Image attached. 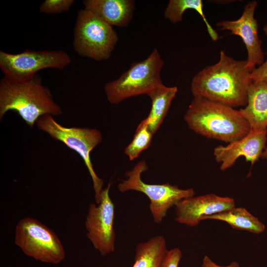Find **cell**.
Instances as JSON below:
<instances>
[{
	"label": "cell",
	"instance_id": "obj_1",
	"mask_svg": "<svg viewBox=\"0 0 267 267\" xmlns=\"http://www.w3.org/2000/svg\"><path fill=\"white\" fill-rule=\"evenodd\" d=\"M246 60H235L222 50L219 61L208 66L193 78L191 90L199 97L234 108L246 106L252 83Z\"/></svg>",
	"mask_w": 267,
	"mask_h": 267
},
{
	"label": "cell",
	"instance_id": "obj_9",
	"mask_svg": "<svg viewBox=\"0 0 267 267\" xmlns=\"http://www.w3.org/2000/svg\"><path fill=\"white\" fill-rule=\"evenodd\" d=\"M71 62L70 55L62 50L26 49L18 53L0 51V68L4 77L16 82L29 80L44 69H63Z\"/></svg>",
	"mask_w": 267,
	"mask_h": 267
},
{
	"label": "cell",
	"instance_id": "obj_3",
	"mask_svg": "<svg viewBox=\"0 0 267 267\" xmlns=\"http://www.w3.org/2000/svg\"><path fill=\"white\" fill-rule=\"evenodd\" d=\"M18 114L33 128L44 115H59L62 109L53 99L50 90L43 84L37 74L31 79L21 82L3 77L0 82V118L8 111Z\"/></svg>",
	"mask_w": 267,
	"mask_h": 267
},
{
	"label": "cell",
	"instance_id": "obj_21",
	"mask_svg": "<svg viewBox=\"0 0 267 267\" xmlns=\"http://www.w3.org/2000/svg\"><path fill=\"white\" fill-rule=\"evenodd\" d=\"M74 0H45L39 7L41 13L54 14L68 11Z\"/></svg>",
	"mask_w": 267,
	"mask_h": 267
},
{
	"label": "cell",
	"instance_id": "obj_8",
	"mask_svg": "<svg viewBox=\"0 0 267 267\" xmlns=\"http://www.w3.org/2000/svg\"><path fill=\"white\" fill-rule=\"evenodd\" d=\"M148 169L144 160L139 162L132 170L126 172L127 178L121 181L118 188L121 192L134 190L146 195L150 201L149 208L154 221L159 223L171 207L181 200L193 196L194 191L192 188L180 189L169 183H146L142 180L141 176Z\"/></svg>",
	"mask_w": 267,
	"mask_h": 267
},
{
	"label": "cell",
	"instance_id": "obj_25",
	"mask_svg": "<svg viewBox=\"0 0 267 267\" xmlns=\"http://www.w3.org/2000/svg\"><path fill=\"white\" fill-rule=\"evenodd\" d=\"M262 157L264 159H265L267 161V146L265 148V150L263 152Z\"/></svg>",
	"mask_w": 267,
	"mask_h": 267
},
{
	"label": "cell",
	"instance_id": "obj_20",
	"mask_svg": "<svg viewBox=\"0 0 267 267\" xmlns=\"http://www.w3.org/2000/svg\"><path fill=\"white\" fill-rule=\"evenodd\" d=\"M153 134L142 120L137 126L132 141L125 149V154L131 161L137 158L150 146Z\"/></svg>",
	"mask_w": 267,
	"mask_h": 267
},
{
	"label": "cell",
	"instance_id": "obj_2",
	"mask_svg": "<svg viewBox=\"0 0 267 267\" xmlns=\"http://www.w3.org/2000/svg\"><path fill=\"white\" fill-rule=\"evenodd\" d=\"M184 119L197 134L229 143L244 137L251 131L249 124L239 110L199 97H194Z\"/></svg>",
	"mask_w": 267,
	"mask_h": 267
},
{
	"label": "cell",
	"instance_id": "obj_5",
	"mask_svg": "<svg viewBox=\"0 0 267 267\" xmlns=\"http://www.w3.org/2000/svg\"><path fill=\"white\" fill-rule=\"evenodd\" d=\"M118 41L111 25L85 8L78 11L73 46L80 56L98 61L108 59Z\"/></svg>",
	"mask_w": 267,
	"mask_h": 267
},
{
	"label": "cell",
	"instance_id": "obj_14",
	"mask_svg": "<svg viewBox=\"0 0 267 267\" xmlns=\"http://www.w3.org/2000/svg\"><path fill=\"white\" fill-rule=\"evenodd\" d=\"M83 4L108 24L119 27L128 25L135 9L133 0H85Z\"/></svg>",
	"mask_w": 267,
	"mask_h": 267
},
{
	"label": "cell",
	"instance_id": "obj_7",
	"mask_svg": "<svg viewBox=\"0 0 267 267\" xmlns=\"http://www.w3.org/2000/svg\"><path fill=\"white\" fill-rule=\"evenodd\" d=\"M14 243L26 255L42 262L58 264L65 258L64 248L58 237L34 218L25 217L18 222Z\"/></svg>",
	"mask_w": 267,
	"mask_h": 267
},
{
	"label": "cell",
	"instance_id": "obj_12",
	"mask_svg": "<svg viewBox=\"0 0 267 267\" xmlns=\"http://www.w3.org/2000/svg\"><path fill=\"white\" fill-rule=\"evenodd\" d=\"M175 206L176 221L194 226L208 216L235 207V202L232 198L210 193L183 199L177 203Z\"/></svg>",
	"mask_w": 267,
	"mask_h": 267
},
{
	"label": "cell",
	"instance_id": "obj_19",
	"mask_svg": "<svg viewBox=\"0 0 267 267\" xmlns=\"http://www.w3.org/2000/svg\"><path fill=\"white\" fill-rule=\"evenodd\" d=\"M203 6L201 0H170L165 10L164 17L175 24L182 21L183 14L187 9H194L202 18L212 40L216 41L219 38V35L207 20Z\"/></svg>",
	"mask_w": 267,
	"mask_h": 267
},
{
	"label": "cell",
	"instance_id": "obj_24",
	"mask_svg": "<svg viewBox=\"0 0 267 267\" xmlns=\"http://www.w3.org/2000/svg\"><path fill=\"white\" fill-rule=\"evenodd\" d=\"M201 267H240V266L236 261L232 262L226 266H221L216 264L208 256H205L203 259Z\"/></svg>",
	"mask_w": 267,
	"mask_h": 267
},
{
	"label": "cell",
	"instance_id": "obj_6",
	"mask_svg": "<svg viewBox=\"0 0 267 267\" xmlns=\"http://www.w3.org/2000/svg\"><path fill=\"white\" fill-rule=\"evenodd\" d=\"M39 130L48 134L52 138L60 141L75 151L82 158L91 178L97 205L100 203L103 190V180L96 174L90 160L91 151L102 140L99 131L95 129L62 126L51 115H44L37 120Z\"/></svg>",
	"mask_w": 267,
	"mask_h": 267
},
{
	"label": "cell",
	"instance_id": "obj_23",
	"mask_svg": "<svg viewBox=\"0 0 267 267\" xmlns=\"http://www.w3.org/2000/svg\"><path fill=\"white\" fill-rule=\"evenodd\" d=\"M250 78L252 82H264L267 83V59L251 73Z\"/></svg>",
	"mask_w": 267,
	"mask_h": 267
},
{
	"label": "cell",
	"instance_id": "obj_16",
	"mask_svg": "<svg viewBox=\"0 0 267 267\" xmlns=\"http://www.w3.org/2000/svg\"><path fill=\"white\" fill-rule=\"evenodd\" d=\"M177 91V87H167L162 84L148 95L151 100V107L143 121L153 134L163 122Z\"/></svg>",
	"mask_w": 267,
	"mask_h": 267
},
{
	"label": "cell",
	"instance_id": "obj_4",
	"mask_svg": "<svg viewBox=\"0 0 267 267\" xmlns=\"http://www.w3.org/2000/svg\"><path fill=\"white\" fill-rule=\"evenodd\" d=\"M164 63L157 48L145 59L132 63L117 79L105 84L104 90L109 102L116 104L133 96L148 95L163 84L161 72Z\"/></svg>",
	"mask_w": 267,
	"mask_h": 267
},
{
	"label": "cell",
	"instance_id": "obj_13",
	"mask_svg": "<svg viewBox=\"0 0 267 267\" xmlns=\"http://www.w3.org/2000/svg\"><path fill=\"white\" fill-rule=\"evenodd\" d=\"M267 130L250 131L244 137L229 143L226 146L216 147L213 152L216 161L221 163L220 169L225 171L232 166L241 156L253 165L261 157L267 141Z\"/></svg>",
	"mask_w": 267,
	"mask_h": 267
},
{
	"label": "cell",
	"instance_id": "obj_15",
	"mask_svg": "<svg viewBox=\"0 0 267 267\" xmlns=\"http://www.w3.org/2000/svg\"><path fill=\"white\" fill-rule=\"evenodd\" d=\"M239 111L249 124L251 131L267 130V83L252 82L248 89L247 104Z\"/></svg>",
	"mask_w": 267,
	"mask_h": 267
},
{
	"label": "cell",
	"instance_id": "obj_17",
	"mask_svg": "<svg viewBox=\"0 0 267 267\" xmlns=\"http://www.w3.org/2000/svg\"><path fill=\"white\" fill-rule=\"evenodd\" d=\"M168 252L164 237L161 235L153 237L136 245L132 267H162Z\"/></svg>",
	"mask_w": 267,
	"mask_h": 267
},
{
	"label": "cell",
	"instance_id": "obj_11",
	"mask_svg": "<svg viewBox=\"0 0 267 267\" xmlns=\"http://www.w3.org/2000/svg\"><path fill=\"white\" fill-rule=\"evenodd\" d=\"M258 2H248L244 8L241 16L236 20H223L217 25L221 30H229L232 34L239 36L242 40L247 51V66L252 72L256 66L264 62V54L262 41L258 35V24L254 17Z\"/></svg>",
	"mask_w": 267,
	"mask_h": 267
},
{
	"label": "cell",
	"instance_id": "obj_22",
	"mask_svg": "<svg viewBox=\"0 0 267 267\" xmlns=\"http://www.w3.org/2000/svg\"><path fill=\"white\" fill-rule=\"evenodd\" d=\"M182 252L178 248L168 250L162 267H178Z\"/></svg>",
	"mask_w": 267,
	"mask_h": 267
},
{
	"label": "cell",
	"instance_id": "obj_10",
	"mask_svg": "<svg viewBox=\"0 0 267 267\" xmlns=\"http://www.w3.org/2000/svg\"><path fill=\"white\" fill-rule=\"evenodd\" d=\"M110 186L109 183L102 191L99 204H89L85 221L87 237L102 256L115 251V207L109 196Z\"/></svg>",
	"mask_w": 267,
	"mask_h": 267
},
{
	"label": "cell",
	"instance_id": "obj_18",
	"mask_svg": "<svg viewBox=\"0 0 267 267\" xmlns=\"http://www.w3.org/2000/svg\"><path fill=\"white\" fill-rule=\"evenodd\" d=\"M216 220L226 222L236 229L247 230L259 234L265 229V225L245 208L235 207L226 211L206 217L205 220Z\"/></svg>",
	"mask_w": 267,
	"mask_h": 267
},
{
	"label": "cell",
	"instance_id": "obj_26",
	"mask_svg": "<svg viewBox=\"0 0 267 267\" xmlns=\"http://www.w3.org/2000/svg\"><path fill=\"white\" fill-rule=\"evenodd\" d=\"M263 31L265 34L267 36V23L264 26Z\"/></svg>",
	"mask_w": 267,
	"mask_h": 267
}]
</instances>
